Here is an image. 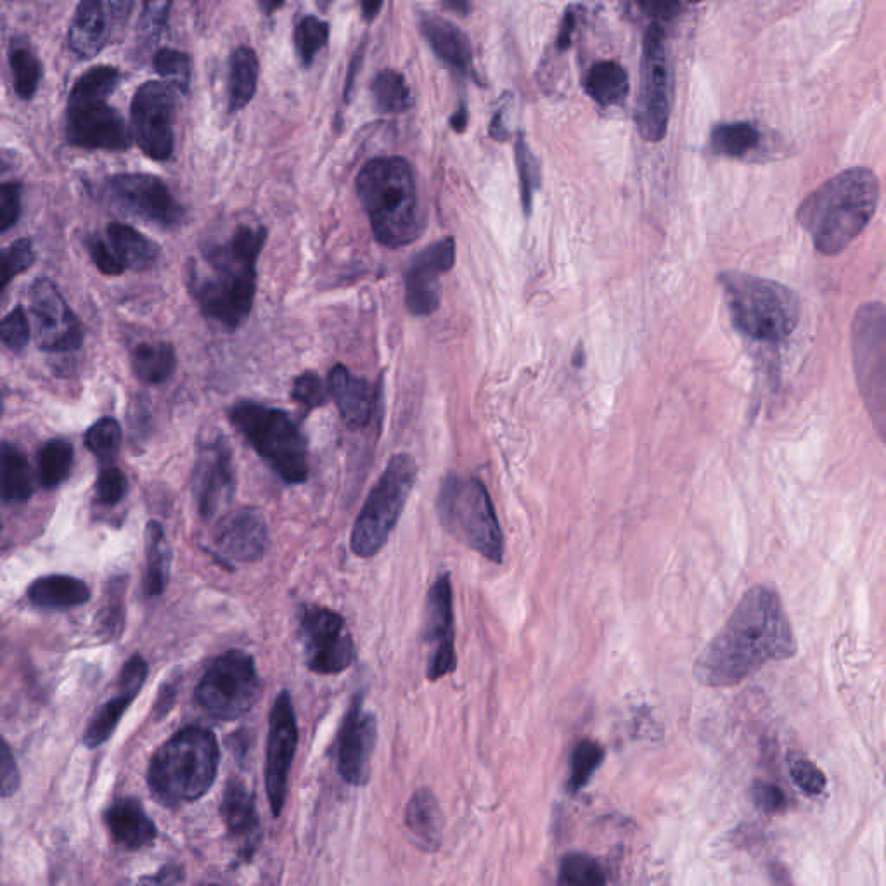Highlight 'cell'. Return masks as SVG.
Segmentation results:
<instances>
[{
  "label": "cell",
  "instance_id": "11a10c76",
  "mask_svg": "<svg viewBox=\"0 0 886 886\" xmlns=\"http://www.w3.org/2000/svg\"><path fill=\"white\" fill-rule=\"evenodd\" d=\"M87 250H89V255L94 265L106 276H120V274L125 272L122 264L118 262V258L115 257V253L111 250L110 244L103 236H92V238H89Z\"/></svg>",
  "mask_w": 886,
  "mask_h": 886
},
{
  "label": "cell",
  "instance_id": "94428289",
  "mask_svg": "<svg viewBox=\"0 0 886 886\" xmlns=\"http://www.w3.org/2000/svg\"><path fill=\"white\" fill-rule=\"evenodd\" d=\"M509 103H511L509 97L504 99V106L495 113L494 120L490 123V135L495 141H506L509 137V115H511Z\"/></svg>",
  "mask_w": 886,
  "mask_h": 886
},
{
  "label": "cell",
  "instance_id": "d6986e66",
  "mask_svg": "<svg viewBox=\"0 0 886 886\" xmlns=\"http://www.w3.org/2000/svg\"><path fill=\"white\" fill-rule=\"evenodd\" d=\"M424 643L428 646L426 675L430 681H440L456 670L454 646V604L449 573H442L433 582L426 599Z\"/></svg>",
  "mask_w": 886,
  "mask_h": 886
},
{
  "label": "cell",
  "instance_id": "836d02e7",
  "mask_svg": "<svg viewBox=\"0 0 886 886\" xmlns=\"http://www.w3.org/2000/svg\"><path fill=\"white\" fill-rule=\"evenodd\" d=\"M257 82V54L250 47H238L229 63V110H243L255 96Z\"/></svg>",
  "mask_w": 886,
  "mask_h": 886
},
{
  "label": "cell",
  "instance_id": "9a60e30c",
  "mask_svg": "<svg viewBox=\"0 0 886 886\" xmlns=\"http://www.w3.org/2000/svg\"><path fill=\"white\" fill-rule=\"evenodd\" d=\"M106 194L122 212L146 220L149 224L174 227L184 217V210L174 194L155 175H115L106 182Z\"/></svg>",
  "mask_w": 886,
  "mask_h": 886
},
{
  "label": "cell",
  "instance_id": "1f68e13d",
  "mask_svg": "<svg viewBox=\"0 0 886 886\" xmlns=\"http://www.w3.org/2000/svg\"><path fill=\"white\" fill-rule=\"evenodd\" d=\"M177 359L172 345L161 341L139 343L132 352V371L146 385H160L174 374Z\"/></svg>",
  "mask_w": 886,
  "mask_h": 886
},
{
  "label": "cell",
  "instance_id": "8fae6325",
  "mask_svg": "<svg viewBox=\"0 0 886 886\" xmlns=\"http://www.w3.org/2000/svg\"><path fill=\"white\" fill-rule=\"evenodd\" d=\"M855 379L874 430L886 445V307L866 303L852 322Z\"/></svg>",
  "mask_w": 886,
  "mask_h": 886
},
{
  "label": "cell",
  "instance_id": "44dd1931",
  "mask_svg": "<svg viewBox=\"0 0 886 886\" xmlns=\"http://www.w3.org/2000/svg\"><path fill=\"white\" fill-rule=\"evenodd\" d=\"M234 466L231 450L222 438L201 447L194 468V501L203 518H212L229 504L234 494Z\"/></svg>",
  "mask_w": 886,
  "mask_h": 886
},
{
  "label": "cell",
  "instance_id": "681fc988",
  "mask_svg": "<svg viewBox=\"0 0 886 886\" xmlns=\"http://www.w3.org/2000/svg\"><path fill=\"white\" fill-rule=\"evenodd\" d=\"M4 279H2V289L7 288V284L13 281V277L18 276L21 272L32 267L35 262V251L30 239H18L14 241L6 251H4Z\"/></svg>",
  "mask_w": 886,
  "mask_h": 886
},
{
  "label": "cell",
  "instance_id": "7c38bea8",
  "mask_svg": "<svg viewBox=\"0 0 886 886\" xmlns=\"http://www.w3.org/2000/svg\"><path fill=\"white\" fill-rule=\"evenodd\" d=\"M262 693L255 662L241 649L220 655L196 687V701L219 720H236L257 705Z\"/></svg>",
  "mask_w": 886,
  "mask_h": 886
},
{
  "label": "cell",
  "instance_id": "d590c367",
  "mask_svg": "<svg viewBox=\"0 0 886 886\" xmlns=\"http://www.w3.org/2000/svg\"><path fill=\"white\" fill-rule=\"evenodd\" d=\"M764 135L750 122L719 123L710 135L717 155L727 158H746L762 146Z\"/></svg>",
  "mask_w": 886,
  "mask_h": 886
},
{
  "label": "cell",
  "instance_id": "ac0fdd59",
  "mask_svg": "<svg viewBox=\"0 0 886 886\" xmlns=\"http://www.w3.org/2000/svg\"><path fill=\"white\" fill-rule=\"evenodd\" d=\"M298 745V724H296L293 701L286 691L277 696L270 710L269 739H267V765L265 784L269 795L270 809L274 816L283 812L288 795L289 769L295 758Z\"/></svg>",
  "mask_w": 886,
  "mask_h": 886
},
{
  "label": "cell",
  "instance_id": "5b68a950",
  "mask_svg": "<svg viewBox=\"0 0 886 886\" xmlns=\"http://www.w3.org/2000/svg\"><path fill=\"white\" fill-rule=\"evenodd\" d=\"M719 281L732 324L748 340L776 347L797 329L800 302L790 288L743 272H724Z\"/></svg>",
  "mask_w": 886,
  "mask_h": 886
},
{
  "label": "cell",
  "instance_id": "6125c7cd",
  "mask_svg": "<svg viewBox=\"0 0 886 886\" xmlns=\"http://www.w3.org/2000/svg\"><path fill=\"white\" fill-rule=\"evenodd\" d=\"M641 7L649 16H656L658 20H672L682 9L677 2H643Z\"/></svg>",
  "mask_w": 886,
  "mask_h": 886
},
{
  "label": "cell",
  "instance_id": "9f6ffc18",
  "mask_svg": "<svg viewBox=\"0 0 886 886\" xmlns=\"http://www.w3.org/2000/svg\"><path fill=\"white\" fill-rule=\"evenodd\" d=\"M146 677H148V663L141 655L132 656L120 675V691L137 696Z\"/></svg>",
  "mask_w": 886,
  "mask_h": 886
},
{
  "label": "cell",
  "instance_id": "d6a6232c",
  "mask_svg": "<svg viewBox=\"0 0 886 886\" xmlns=\"http://www.w3.org/2000/svg\"><path fill=\"white\" fill-rule=\"evenodd\" d=\"M585 90L601 106H617L629 94V75L615 61H601L587 73Z\"/></svg>",
  "mask_w": 886,
  "mask_h": 886
},
{
  "label": "cell",
  "instance_id": "4dcf8cb0",
  "mask_svg": "<svg viewBox=\"0 0 886 886\" xmlns=\"http://www.w3.org/2000/svg\"><path fill=\"white\" fill-rule=\"evenodd\" d=\"M104 239L110 244L111 250L125 270L149 269L158 258V248L141 232L127 224L108 225Z\"/></svg>",
  "mask_w": 886,
  "mask_h": 886
},
{
  "label": "cell",
  "instance_id": "9c48e42d",
  "mask_svg": "<svg viewBox=\"0 0 886 886\" xmlns=\"http://www.w3.org/2000/svg\"><path fill=\"white\" fill-rule=\"evenodd\" d=\"M229 418L284 482L291 485L307 482V443L286 412L246 400L232 407Z\"/></svg>",
  "mask_w": 886,
  "mask_h": 886
},
{
  "label": "cell",
  "instance_id": "91938a15",
  "mask_svg": "<svg viewBox=\"0 0 886 886\" xmlns=\"http://www.w3.org/2000/svg\"><path fill=\"white\" fill-rule=\"evenodd\" d=\"M182 869L177 866H167L161 869L160 873L155 876H146L142 878L137 886H179L182 881Z\"/></svg>",
  "mask_w": 886,
  "mask_h": 886
},
{
  "label": "cell",
  "instance_id": "277c9868",
  "mask_svg": "<svg viewBox=\"0 0 886 886\" xmlns=\"http://www.w3.org/2000/svg\"><path fill=\"white\" fill-rule=\"evenodd\" d=\"M357 194L383 246L402 248L419 238L423 219L409 161L400 156L367 161L357 175Z\"/></svg>",
  "mask_w": 886,
  "mask_h": 886
},
{
  "label": "cell",
  "instance_id": "e575fe53",
  "mask_svg": "<svg viewBox=\"0 0 886 886\" xmlns=\"http://www.w3.org/2000/svg\"><path fill=\"white\" fill-rule=\"evenodd\" d=\"M146 561V592L149 596H160L168 584L172 554L165 530L158 521H149L146 527Z\"/></svg>",
  "mask_w": 886,
  "mask_h": 886
},
{
  "label": "cell",
  "instance_id": "f1b7e54d",
  "mask_svg": "<svg viewBox=\"0 0 886 886\" xmlns=\"http://www.w3.org/2000/svg\"><path fill=\"white\" fill-rule=\"evenodd\" d=\"M405 826L416 847L437 852L443 840V812L433 791L421 788L412 795L405 810Z\"/></svg>",
  "mask_w": 886,
  "mask_h": 886
},
{
  "label": "cell",
  "instance_id": "003e7915",
  "mask_svg": "<svg viewBox=\"0 0 886 886\" xmlns=\"http://www.w3.org/2000/svg\"><path fill=\"white\" fill-rule=\"evenodd\" d=\"M201 886H220V885H201Z\"/></svg>",
  "mask_w": 886,
  "mask_h": 886
},
{
  "label": "cell",
  "instance_id": "f546056e",
  "mask_svg": "<svg viewBox=\"0 0 886 886\" xmlns=\"http://www.w3.org/2000/svg\"><path fill=\"white\" fill-rule=\"evenodd\" d=\"M28 598L35 606L47 610H70L87 603L89 587L82 580L68 575H49L35 580L28 587Z\"/></svg>",
  "mask_w": 886,
  "mask_h": 886
},
{
  "label": "cell",
  "instance_id": "7dc6e473",
  "mask_svg": "<svg viewBox=\"0 0 886 886\" xmlns=\"http://www.w3.org/2000/svg\"><path fill=\"white\" fill-rule=\"evenodd\" d=\"M155 68L161 77L167 78L168 84L174 85L179 90H187L191 82V58L186 52L177 49H160L156 52Z\"/></svg>",
  "mask_w": 886,
  "mask_h": 886
},
{
  "label": "cell",
  "instance_id": "60d3db41",
  "mask_svg": "<svg viewBox=\"0 0 886 886\" xmlns=\"http://www.w3.org/2000/svg\"><path fill=\"white\" fill-rule=\"evenodd\" d=\"M135 700L134 694L120 691V694L113 700L104 703L103 707L97 710L94 719L90 720L89 727L84 734V743L89 748H97L103 745L111 734L115 732L116 726L120 724L123 713L127 712L130 703Z\"/></svg>",
  "mask_w": 886,
  "mask_h": 886
},
{
  "label": "cell",
  "instance_id": "7a4b0ae2",
  "mask_svg": "<svg viewBox=\"0 0 886 886\" xmlns=\"http://www.w3.org/2000/svg\"><path fill=\"white\" fill-rule=\"evenodd\" d=\"M265 227L241 225L222 243L210 244L189 265V291L208 319L238 328L250 315Z\"/></svg>",
  "mask_w": 886,
  "mask_h": 886
},
{
  "label": "cell",
  "instance_id": "f6af8a7d",
  "mask_svg": "<svg viewBox=\"0 0 886 886\" xmlns=\"http://www.w3.org/2000/svg\"><path fill=\"white\" fill-rule=\"evenodd\" d=\"M561 876L568 886H606L601 864L591 855L580 852L563 857Z\"/></svg>",
  "mask_w": 886,
  "mask_h": 886
},
{
  "label": "cell",
  "instance_id": "ab89813d",
  "mask_svg": "<svg viewBox=\"0 0 886 886\" xmlns=\"http://www.w3.org/2000/svg\"><path fill=\"white\" fill-rule=\"evenodd\" d=\"M9 66L13 73L14 89L21 99H32L42 77V66L35 52L25 42H14L9 49Z\"/></svg>",
  "mask_w": 886,
  "mask_h": 886
},
{
  "label": "cell",
  "instance_id": "30bf717a",
  "mask_svg": "<svg viewBox=\"0 0 886 886\" xmlns=\"http://www.w3.org/2000/svg\"><path fill=\"white\" fill-rule=\"evenodd\" d=\"M418 478V464L409 454H397L386 464L367 497L352 530V551L359 558H373L385 547L399 523L405 502Z\"/></svg>",
  "mask_w": 886,
  "mask_h": 886
},
{
  "label": "cell",
  "instance_id": "74e56055",
  "mask_svg": "<svg viewBox=\"0 0 886 886\" xmlns=\"http://www.w3.org/2000/svg\"><path fill=\"white\" fill-rule=\"evenodd\" d=\"M73 464V447L63 438L44 443L37 454V473L40 485L54 488L65 482Z\"/></svg>",
  "mask_w": 886,
  "mask_h": 886
},
{
  "label": "cell",
  "instance_id": "6f0895ef",
  "mask_svg": "<svg viewBox=\"0 0 886 886\" xmlns=\"http://www.w3.org/2000/svg\"><path fill=\"white\" fill-rule=\"evenodd\" d=\"M0 788H2V797L4 798L11 797L20 788V771H18L13 752L7 743L2 745V753H0Z\"/></svg>",
  "mask_w": 886,
  "mask_h": 886
},
{
  "label": "cell",
  "instance_id": "8992f818",
  "mask_svg": "<svg viewBox=\"0 0 886 886\" xmlns=\"http://www.w3.org/2000/svg\"><path fill=\"white\" fill-rule=\"evenodd\" d=\"M219 760L215 734L205 727H186L151 758L149 788L165 805L194 802L212 788Z\"/></svg>",
  "mask_w": 886,
  "mask_h": 886
},
{
  "label": "cell",
  "instance_id": "52a82bcc",
  "mask_svg": "<svg viewBox=\"0 0 886 886\" xmlns=\"http://www.w3.org/2000/svg\"><path fill=\"white\" fill-rule=\"evenodd\" d=\"M120 78L116 68L94 66L75 82L66 106V135L71 144L103 151L130 148V130L122 115L108 104Z\"/></svg>",
  "mask_w": 886,
  "mask_h": 886
},
{
  "label": "cell",
  "instance_id": "db71d44e",
  "mask_svg": "<svg viewBox=\"0 0 886 886\" xmlns=\"http://www.w3.org/2000/svg\"><path fill=\"white\" fill-rule=\"evenodd\" d=\"M21 213V186L6 182L0 189V231L7 232L16 225Z\"/></svg>",
  "mask_w": 886,
  "mask_h": 886
},
{
  "label": "cell",
  "instance_id": "f5cc1de1",
  "mask_svg": "<svg viewBox=\"0 0 886 886\" xmlns=\"http://www.w3.org/2000/svg\"><path fill=\"white\" fill-rule=\"evenodd\" d=\"M127 490V478L118 468H106L101 471L96 483V499L104 506H115L122 501Z\"/></svg>",
  "mask_w": 886,
  "mask_h": 886
},
{
  "label": "cell",
  "instance_id": "3957f363",
  "mask_svg": "<svg viewBox=\"0 0 886 886\" xmlns=\"http://www.w3.org/2000/svg\"><path fill=\"white\" fill-rule=\"evenodd\" d=\"M880 200L873 170L848 168L826 180L803 200L797 219L821 255L835 257L861 236Z\"/></svg>",
  "mask_w": 886,
  "mask_h": 886
},
{
  "label": "cell",
  "instance_id": "f35d334b",
  "mask_svg": "<svg viewBox=\"0 0 886 886\" xmlns=\"http://www.w3.org/2000/svg\"><path fill=\"white\" fill-rule=\"evenodd\" d=\"M373 97L376 110L381 113H404L412 104L411 89L404 75L395 70H383L373 80Z\"/></svg>",
  "mask_w": 886,
  "mask_h": 886
},
{
  "label": "cell",
  "instance_id": "ba28073f",
  "mask_svg": "<svg viewBox=\"0 0 886 886\" xmlns=\"http://www.w3.org/2000/svg\"><path fill=\"white\" fill-rule=\"evenodd\" d=\"M438 516L447 532L492 563H502L504 537L488 490L478 478L450 475L438 494Z\"/></svg>",
  "mask_w": 886,
  "mask_h": 886
},
{
  "label": "cell",
  "instance_id": "8d00e7d4",
  "mask_svg": "<svg viewBox=\"0 0 886 886\" xmlns=\"http://www.w3.org/2000/svg\"><path fill=\"white\" fill-rule=\"evenodd\" d=\"M35 490L32 466L20 450L2 445V497L6 502L28 501Z\"/></svg>",
  "mask_w": 886,
  "mask_h": 886
},
{
  "label": "cell",
  "instance_id": "be15d7a7",
  "mask_svg": "<svg viewBox=\"0 0 886 886\" xmlns=\"http://www.w3.org/2000/svg\"><path fill=\"white\" fill-rule=\"evenodd\" d=\"M573 28H575V18H573V14L568 13L565 16V20H563L558 37V45L561 49H566V47H570V44H572Z\"/></svg>",
  "mask_w": 886,
  "mask_h": 886
},
{
  "label": "cell",
  "instance_id": "bcb514c9",
  "mask_svg": "<svg viewBox=\"0 0 886 886\" xmlns=\"http://www.w3.org/2000/svg\"><path fill=\"white\" fill-rule=\"evenodd\" d=\"M516 165H518V175H520L521 203H523L525 213L530 215L533 193L540 184V168L533 156L532 149L523 137L516 141Z\"/></svg>",
  "mask_w": 886,
  "mask_h": 886
},
{
  "label": "cell",
  "instance_id": "ffe728a7",
  "mask_svg": "<svg viewBox=\"0 0 886 886\" xmlns=\"http://www.w3.org/2000/svg\"><path fill=\"white\" fill-rule=\"evenodd\" d=\"M456 262V241L445 238L412 258L405 272V302L414 315H430L440 307V276Z\"/></svg>",
  "mask_w": 886,
  "mask_h": 886
},
{
  "label": "cell",
  "instance_id": "6da1fadb",
  "mask_svg": "<svg viewBox=\"0 0 886 886\" xmlns=\"http://www.w3.org/2000/svg\"><path fill=\"white\" fill-rule=\"evenodd\" d=\"M797 649L779 592L757 585L745 592L726 625L701 651L694 675L703 686H738L769 663L790 660Z\"/></svg>",
  "mask_w": 886,
  "mask_h": 886
},
{
  "label": "cell",
  "instance_id": "f907efd6",
  "mask_svg": "<svg viewBox=\"0 0 886 886\" xmlns=\"http://www.w3.org/2000/svg\"><path fill=\"white\" fill-rule=\"evenodd\" d=\"M329 386L315 373H303L295 379L293 399L305 409H317L328 402Z\"/></svg>",
  "mask_w": 886,
  "mask_h": 886
},
{
  "label": "cell",
  "instance_id": "e7e4bbea",
  "mask_svg": "<svg viewBox=\"0 0 886 886\" xmlns=\"http://www.w3.org/2000/svg\"><path fill=\"white\" fill-rule=\"evenodd\" d=\"M383 7L381 2H364L362 4V13H364V18L367 21H373L376 16H378L379 9Z\"/></svg>",
  "mask_w": 886,
  "mask_h": 886
},
{
  "label": "cell",
  "instance_id": "603a6c76",
  "mask_svg": "<svg viewBox=\"0 0 886 886\" xmlns=\"http://www.w3.org/2000/svg\"><path fill=\"white\" fill-rule=\"evenodd\" d=\"M376 731V717L364 710L362 696H355L338 736V769L347 783L354 786L367 783Z\"/></svg>",
  "mask_w": 886,
  "mask_h": 886
},
{
  "label": "cell",
  "instance_id": "d4e9b609",
  "mask_svg": "<svg viewBox=\"0 0 886 886\" xmlns=\"http://www.w3.org/2000/svg\"><path fill=\"white\" fill-rule=\"evenodd\" d=\"M222 816L239 854L251 857L260 843V821L255 800L241 781H231L225 788Z\"/></svg>",
  "mask_w": 886,
  "mask_h": 886
},
{
  "label": "cell",
  "instance_id": "cb8c5ba5",
  "mask_svg": "<svg viewBox=\"0 0 886 886\" xmlns=\"http://www.w3.org/2000/svg\"><path fill=\"white\" fill-rule=\"evenodd\" d=\"M269 542L264 516L255 509L225 514L213 530V544L225 559L238 563L257 561Z\"/></svg>",
  "mask_w": 886,
  "mask_h": 886
},
{
  "label": "cell",
  "instance_id": "7402d4cb",
  "mask_svg": "<svg viewBox=\"0 0 886 886\" xmlns=\"http://www.w3.org/2000/svg\"><path fill=\"white\" fill-rule=\"evenodd\" d=\"M132 7V2L99 0H87L78 4L68 32L71 51L80 58L97 56L106 45L111 44L116 32L125 25Z\"/></svg>",
  "mask_w": 886,
  "mask_h": 886
},
{
  "label": "cell",
  "instance_id": "4316f807",
  "mask_svg": "<svg viewBox=\"0 0 886 886\" xmlns=\"http://www.w3.org/2000/svg\"><path fill=\"white\" fill-rule=\"evenodd\" d=\"M106 826L115 843L127 850H141L156 840L155 822L149 819L141 802L134 798H118L104 814Z\"/></svg>",
  "mask_w": 886,
  "mask_h": 886
},
{
  "label": "cell",
  "instance_id": "2e32d148",
  "mask_svg": "<svg viewBox=\"0 0 886 886\" xmlns=\"http://www.w3.org/2000/svg\"><path fill=\"white\" fill-rule=\"evenodd\" d=\"M307 663L315 674H340L354 663V639L345 620L328 608L312 606L302 615Z\"/></svg>",
  "mask_w": 886,
  "mask_h": 886
},
{
  "label": "cell",
  "instance_id": "7bdbcfd3",
  "mask_svg": "<svg viewBox=\"0 0 886 886\" xmlns=\"http://www.w3.org/2000/svg\"><path fill=\"white\" fill-rule=\"evenodd\" d=\"M329 25L317 16H305L295 28V49L303 66L312 65L315 56L326 47Z\"/></svg>",
  "mask_w": 886,
  "mask_h": 886
},
{
  "label": "cell",
  "instance_id": "ee69618b",
  "mask_svg": "<svg viewBox=\"0 0 886 886\" xmlns=\"http://www.w3.org/2000/svg\"><path fill=\"white\" fill-rule=\"evenodd\" d=\"M85 445L94 456L103 461V463H111L115 461L120 447H122V428L116 419L103 418L97 423L92 424L87 435H85Z\"/></svg>",
  "mask_w": 886,
  "mask_h": 886
},
{
  "label": "cell",
  "instance_id": "83f0119b",
  "mask_svg": "<svg viewBox=\"0 0 886 886\" xmlns=\"http://www.w3.org/2000/svg\"><path fill=\"white\" fill-rule=\"evenodd\" d=\"M419 26L424 39L428 40L431 49L443 63L463 73L471 70V45L468 37L454 23L438 14L421 13Z\"/></svg>",
  "mask_w": 886,
  "mask_h": 886
},
{
  "label": "cell",
  "instance_id": "484cf974",
  "mask_svg": "<svg viewBox=\"0 0 886 886\" xmlns=\"http://www.w3.org/2000/svg\"><path fill=\"white\" fill-rule=\"evenodd\" d=\"M328 386L347 426L360 430L371 421L374 392L366 379L357 378L345 366H334L329 373Z\"/></svg>",
  "mask_w": 886,
  "mask_h": 886
},
{
  "label": "cell",
  "instance_id": "680465c9",
  "mask_svg": "<svg viewBox=\"0 0 886 886\" xmlns=\"http://www.w3.org/2000/svg\"><path fill=\"white\" fill-rule=\"evenodd\" d=\"M753 800L765 814H777L786 807L783 790L771 783H757L753 788Z\"/></svg>",
  "mask_w": 886,
  "mask_h": 886
},
{
  "label": "cell",
  "instance_id": "e0dca14e",
  "mask_svg": "<svg viewBox=\"0 0 886 886\" xmlns=\"http://www.w3.org/2000/svg\"><path fill=\"white\" fill-rule=\"evenodd\" d=\"M35 338L45 352L65 354L82 345V328L58 286L51 279L40 277L30 289Z\"/></svg>",
  "mask_w": 886,
  "mask_h": 886
},
{
  "label": "cell",
  "instance_id": "b9f144b4",
  "mask_svg": "<svg viewBox=\"0 0 886 886\" xmlns=\"http://www.w3.org/2000/svg\"><path fill=\"white\" fill-rule=\"evenodd\" d=\"M603 758V746L596 741L582 739L580 743H577V746L573 748L572 758H570L568 788L572 793H578L585 784L591 781L592 774L598 771Z\"/></svg>",
  "mask_w": 886,
  "mask_h": 886
},
{
  "label": "cell",
  "instance_id": "4fadbf2b",
  "mask_svg": "<svg viewBox=\"0 0 886 886\" xmlns=\"http://www.w3.org/2000/svg\"><path fill=\"white\" fill-rule=\"evenodd\" d=\"M672 106V73L668 61L667 35L651 25L644 37L641 89L637 99V127L643 139L662 141L667 134Z\"/></svg>",
  "mask_w": 886,
  "mask_h": 886
},
{
  "label": "cell",
  "instance_id": "c3c4849f",
  "mask_svg": "<svg viewBox=\"0 0 886 886\" xmlns=\"http://www.w3.org/2000/svg\"><path fill=\"white\" fill-rule=\"evenodd\" d=\"M788 769L793 783L810 797L821 795L828 786L824 772L802 753H791L788 757Z\"/></svg>",
  "mask_w": 886,
  "mask_h": 886
},
{
  "label": "cell",
  "instance_id": "5bb4252c",
  "mask_svg": "<svg viewBox=\"0 0 886 886\" xmlns=\"http://www.w3.org/2000/svg\"><path fill=\"white\" fill-rule=\"evenodd\" d=\"M175 99L172 87L146 82L132 99V130L142 153L155 161H165L174 153Z\"/></svg>",
  "mask_w": 886,
  "mask_h": 886
},
{
  "label": "cell",
  "instance_id": "816d5d0a",
  "mask_svg": "<svg viewBox=\"0 0 886 886\" xmlns=\"http://www.w3.org/2000/svg\"><path fill=\"white\" fill-rule=\"evenodd\" d=\"M0 338H2V343L13 352H21L28 345L30 324L26 319L25 310L18 307L4 317L2 326H0Z\"/></svg>",
  "mask_w": 886,
  "mask_h": 886
},
{
  "label": "cell",
  "instance_id": "03108f58",
  "mask_svg": "<svg viewBox=\"0 0 886 886\" xmlns=\"http://www.w3.org/2000/svg\"><path fill=\"white\" fill-rule=\"evenodd\" d=\"M450 125H452L457 132H463V130L466 129V110L461 108V110L457 111L456 115L450 118Z\"/></svg>",
  "mask_w": 886,
  "mask_h": 886
}]
</instances>
